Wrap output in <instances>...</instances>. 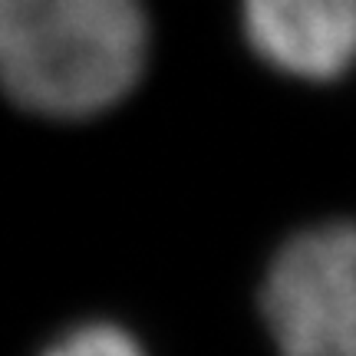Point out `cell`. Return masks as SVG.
I'll return each mask as SVG.
<instances>
[{
  "mask_svg": "<svg viewBox=\"0 0 356 356\" xmlns=\"http://www.w3.org/2000/svg\"><path fill=\"white\" fill-rule=\"evenodd\" d=\"M149 53L142 0H0V73L47 119H89L136 86Z\"/></svg>",
  "mask_w": 356,
  "mask_h": 356,
  "instance_id": "6da1fadb",
  "label": "cell"
},
{
  "mask_svg": "<svg viewBox=\"0 0 356 356\" xmlns=\"http://www.w3.org/2000/svg\"><path fill=\"white\" fill-rule=\"evenodd\" d=\"M257 317L274 356H356V221L293 231L264 267Z\"/></svg>",
  "mask_w": 356,
  "mask_h": 356,
  "instance_id": "7a4b0ae2",
  "label": "cell"
},
{
  "mask_svg": "<svg viewBox=\"0 0 356 356\" xmlns=\"http://www.w3.org/2000/svg\"><path fill=\"white\" fill-rule=\"evenodd\" d=\"M33 356H149L136 333L115 320H79L53 333Z\"/></svg>",
  "mask_w": 356,
  "mask_h": 356,
  "instance_id": "277c9868",
  "label": "cell"
},
{
  "mask_svg": "<svg viewBox=\"0 0 356 356\" xmlns=\"http://www.w3.org/2000/svg\"><path fill=\"white\" fill-rule=\"evenodd\" d=\"M251 50L293 79L327 83L356 63V0H241Z\"/></svg>",
  "mask_w": 356,
  "mask_h": 356,
  "instance_id": "3957f363",
  "label": "cell"
}]
</instances>
